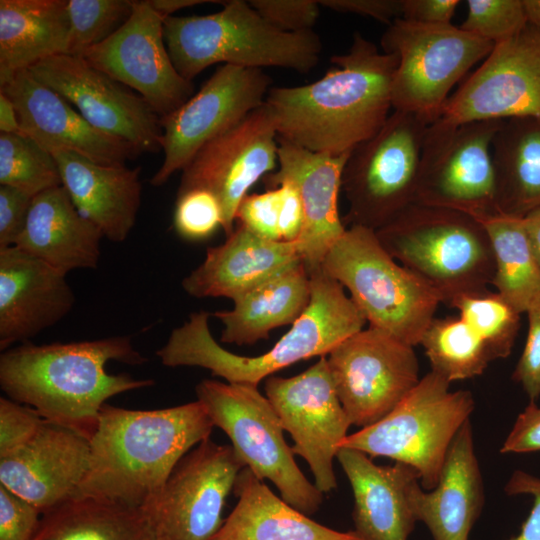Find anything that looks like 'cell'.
<instances>
[{
  "mask_svg": "<svg viewBox=\"0 0 540 540\" xmlns=\"http://www.w3.org/2000/svg\"><path fill=\"white\" fill-rule=\"evenodd\" d=\"M467 16L460 27L494 45L503 42L528 23L523 0H468Z\"/></svg>",
  "mask_w": 540,
  "mask_h": 540,
  "instance_id": "cell-40",
  "label": "cell"
},
{
  "mask_svg": "<svg viewBox=\"0 0 540 540\" xmlns=\"http://www.w3.org/2000/svg\"><path fill=\"white\" fill-rule=\"evenodd\" d=\"M410 502L416 520L427 526L434 540H468L484 503L470 419L452 440L436 487L428 492L415 482Z\"/></svg>",
  "mask_w": 540,
  "mask_h": 540,
  "instance_id": "cell-27",
  "label": "cell"
},
{
  "mask_svg": "<svg viewBox=\"0 0 540 540\" xmlns=\"http://www.w3.org/2000/svg\"><path fill=\"white\" fill-rule=\"evenodd\" d=\"M504 490L508 495L528 494L534 498L532 509L520 533L510 540H540V478L522 470H516Z\"/></svg>",
  "mask_w": 540,
  "mask_h": 540,
  "instance_id": "cell-49",
  "label": "cell"
},
{
  "mask_svg": "<svg viewBox=\"0 0 540 540\" xmlns=\"http://www.w3.org/2000/svg\"><path fill=\"white\" fill-rule=\"evenodd\" d=\"M524 226L540 266V207L523 218Z\"/></svg>",
  "mask_w": 540,
  "mask_h": 540,
  "instance_id": "cell-55",
  "label": "cell"
},
{
  "mask_svg": "<svg viewBox=\"0 0 540 540\" xmlns=\"http://www.w3.org/2000/svg\"><path fill=\"white\" fill-rule=\"evenodd\" d=\"M528 332L523 352L513 372L530 401L540 397V302L527 312Z\"/></svg>",
  "mask_w": 540,
  "mask_h": 540,
  "instance_id": "cell-46",
  "label": "cell"
},
{
  "mask_svg": "<svg viewBox=\"0 0 540 540\" xmlns=\"http://www.w3.org/2000/svg\"><path fill=\"white\" fill-rule=\"evenodd\" d=\"M51 154L78 212L110 241L126 240L141 205V168L99 164L69 151Z\"/></svg>",
  "mask_w": 540,
  "mask_h": 540,
  "instance_id": "cell-28",
  "label": "cell"
},
{
  "mask_svg": "<svg viewBox=\"0 0 540 540\" xmlns=\"http://www.w3.org/2000/svg\"><path fill=\"white\" fill-rule=\"evenodd\" d=\"M383 52L395 54L393 110L435 122L451 90L484 60L494 44L460 26L427 25L395 19L381 37Z\"/></svg>",
  "mask_w": 540,
  "mask_h": 540,
  "instance_id": "cell-11",
  "label": "cell"
},
{
  "mask_svg": "<svg viewBox=\"0 0 540 540\" xmlns=\"http://www.w3.org/2000/svg\"><path fill=\"white\" fill-rule=\"evenodd\" d=\"M263 69L225 64L179 108L161 117L163 162L152 176L165 184L209 141L261 106L271 89Z\"/></svg>",
  "mask_w": 540,
  "mask_h": 540,
  "instance_id": "cell-15",
  "label": "cell"
},
{
  "mask_svg": "<svg viewBox=\"0 0 540 540\" xmlns=\"http://www.w3.org/2000/svg\"><path fill=\"white\" fill-rule=\"evenodd\" d=\"M524 117L540 119V29L530 23L494 45L450 95L436 121L457 126Z\"/></svg>",
  "mask_w": 540,
  "mask_h": 540,
  "instance_id": "cell-14",
  "label": "cell"
},
{
  "mask_svg": "<svg viewBox=\"0 0 540 540\" xmlns=\"http://www.w3.org/2000/svg\"><path fill=\"white\" fill-rule=\"evenodd\" d=\"M491 149L498 211L524 218L540 207V119L504 120Z\"/></svg>",
  "mask_w": 540,
  "mask_h": 540,
  "instance_id": "cell-33",
  "label": "cell"
},
{
  "mask_svg": "<svg viewBox=\"0 0 540 540\" xmlns=\"http://www.w3.org/2000/svg\"><path fill=\"white\" fill-rule=\"evenodd\" d=\"M151 7L164 19L178 10L206 3H222L216 0H148Z\"/></svg>",
  "mask_w": 540,
  "mask_h": 540,
  "instance_id": "cell-54",
  "label": "cell"
},
{
  "mask_svg": "<svg viewBox=\"0 0 540 540\" xmlns=\"http://www.w3.org/2000/svg\"><path fill=\"white\" fill-rule=\"evenodd\" d=\"M450 384L428 372L390 413L349 434L340 448L410 465L423 489H434L449 446L475 406L470 391H451Z\"/></svg>",
  "mask_w": 540,
  "mask_h": 540,
  "instance_id": "cell-8",
  "label": "cell"
},
{
  "mask_svg": "<svg viewBox=\"0 0 540 540\" xmlns=\"http://www.w3.org/2000/svg\"><path fill=\"white\" fill-rule=\"evenodd\" d=\"M380 244L448 304L489 291L495 274L484 226L463 212L413 204L375 231Z\"/></svg>",
  "mask_w": 540,
  "mask_h": 540,
  "instance_id": "cell-6",
  "label": "cell"
},
{
  "mask_svg": "<svg viewBox=\"0 0 540 540\" xmlns=\"http://www.w3.org/2000/svg\"><path fill=\"white\" fill-rule=\"evenodd\" d=\"M67 0H0V82L51 56L67 54Z\"/></svg>",
  "mask_w": 540,
  "mask_h": 540,
  "instance_id": "cell-32",
  "label": "cell"
},
{
  "mask_svg": "<svg viewBox=\"0 0 540 540\" xmlns=\"http://www.w3.org/2000/svg\"><path fill=\"white\" fill-rule=\"evenodd\" d=\"M0 133L22 134L18 115L12 100L0 91Z\"/></svg>",
  "mask_w": 540,
  "mask_h": 540,
  "instance_id": "cell-53",
  "label": "cell"
},
{
  "mask_svg": "<svg viewBox=\"0 0 540 540\" xmlns=\"http://www.w3.org/2000/svg\"><path fill=\"white\" fill-rule=\"evenodd\" d=\"M0 91L12 100L22 133L49 152L69 151L104 165H123L140 154L130 144L95 129L29 70L0 82Z\"/></svg>",
  "mask_w": 540,
  "mask_h": 540,
  "instance_id": "cell-22",
  "label": "cell"
},
{
  "mask_svg": "<svg viewBox=\"0 0 540 540\" xmlns=\"http://www.w3.org/2000/svg\"><path fill=\"white\" fill-rule=\"evenodd\" d=\"M503 121L430 124L423 142L415 204L455 210L476 219L499 213L491 148Z\"/></svg>",
  "mask_w": 540,
  "mask_h": 540,
  "instance_id": "cell-12",
  "label": "cell"
},
{
  "mask_svg": "<svg viewBox=\"0 0 540 540\" xmlns=\"http://www.w3.org/2000/svg\"><path fill=\"white\" fill-rule=\"evenodd\" d=\"M280 204L278 187L248 194L238 206L235 221L259 237L283 241L279 228Z\"/></svg>",
  "mask_w": 540,
  "mask_h": 540,
  "instance_id": "cell-42",
  "label": "cell"
},
{
  "mask_svg": "<svg viewBox=\"0 0 540 540\" xmlns=\"http://www.w3.org/2000/svg\"><path fill=\"white\" fill-rule=\"evenodd\" d=\"M163 33L174 67L189 81L217 63L308 73L322 50L313 31H282L243 0L223 1L221 10L208 15L166 17Z\"/></svg>",
  "mask_w": 540,
  "mask_h": 540,
  "instance_id": "cell-5",
  "label": "cell"
},
{
  "mask_svg": "<svg viewBox=\"0 0 540 540\" xmlns=\"http://www.w3.org/2000/svg\"><path fill=\"white\" fill-rule=\"evenodd\" d=\"M223 210L209 191L193 189L177 194L173 213L176 233L188 241H202L223 227Z\"/></svg>",
  "mask_w": 540,
  "mask_h": 540,
  "instance_id": "cell-41",
  "label": "cell"
},
{
  "mask_svg": "<svg viewBox=\"0 0 540 540\" xmlns=\"http://www.w3.org/2000/svg\"><path fill=\"white\" fill-rule=\"evenodd\" d=\"M311 280L302 261L233 301L231 310L213 316L223 325L221 342L252 345L276 328L292 325L307 309Z\"/></svg>",
  "mask_w": 540,
  "mask_h": 540,
  "instance_id": "cell-31",
  "label": "cell"
},
{
  "mask_svg": "<svg viewBox=\"0 0 540 540\" xmlns=\"http://www.w3.org/2000/svg\"><path fill=\"white\" fill-rule=\"evenodd\" d=\"M500 451L504 454L540 451V406L534 401L517 416Z\"/></svg>",
  "mask_w": 540,
  "mask_h": 540,
  "instance_id": "cell-48",
  "label": "cell"
},
{
  "mask_svg": "<svg viewBox=\"0 0 540 540\" xmlns=\"http://www.w3.org/2000/svg\"><path fill=\"white\" fill-rule=\"evenodd\" d=\"M420 345L431 371L450 383L481 375L493 361L487 346L460 316L434 318Z\"/></svg>",
  "mask_w": 540,
  "mask_h": 540,
  "instance_id": "cell-36",
  "label": "cell"
},
{
  "mask_svg": "<svg viewBox=\"0 0 540 540\" xmlns=\"http://www.w3.org/2000/svg\"><path fill=\"white\" fill-rule=\"evenodd\" d=\"M41 517L35 506L0 485V540H32Z\"/></svg>",
  "mask_w": 540,
  "mask_h": 540,
  "instance_id": "cell-45",
  "label": "cell"
},
{
  "mask_svg": "<svg viewBox=\"0 0 540 540\" xmlns=\"http://www.w3.org/2000/svg\"><path fill=\"white\" fill-rule=\"evenodd\" d=\"M309 276L307 309L265 353L248 357L224 349L210 332V314L199 311L172 330L156 355L167 367H201L228 383L253 386L299 361L327 356L367 321L344 287L322 269Z\"/></svg>",
  "mask_w": 540,
  "mask_h": 540,
  "instance_id": "cell-4",
  "label": "cell"
},
{
  "mask_svg": "<svg viewBox=\"0 0 540 540\" xmlns=\"http://www.w3.org/2000/svg\"><path fill=\"white\" fill-rule=\"evenodd\" d=\"M147 360L129 336L43 345L25 342L1 353L0 386L6 397L90 441L109 398L155 383L110 374L106 364L141 365Z\"/></svg>",
  "mask_w": 540,
  "mask_h": 540,
  "instance_id": "cell-3",
  "label": "cell"
},
{
  "mask_svg": "<svg viewBox=\"0 0 540 540\" xmlns=\"http://www.w3.org/2000/svg\"><path fill=\"white\" fill-rule=\"evenodd\" d=\"M330 61L334 66L315 82L271 87L265 103L278 137L313 152L341 155L373 137L392 113L398 58L356 32L349 50Z\"/></svg>",
  "mask_w": 540,
  "mask_h": 540,
  "instance_id": "cell-1",
  "label": "cell"
},
{
  "mask_svg": "<svg viewBox=\"0 0 540 540\" xmlns=\"http://www.w3.org/2000/svg\"><path fill=\"white\" fill-rule=\"evenodd\" d=\"M460 3L458 0H401V18L427 25L451 24Z\"/></svg>",
  "mask_w": 540,
  "mask_h": 540,
  "instance_id": "cell-51",
  "label": "cell"
},
{
  "mask_svg": "<svg viewBox=\"0 0 540 540\" xmlns=\"http://www.w3.org/2000/svg\"><path fill=\"white\" fill-rule=\"evenodd\" d=\"M300 261L297 241H271L237 225L224 243L207 248L203 262L181 285L196 298L234 301Z\"/></svg>",
  "mask_w": 540,
  "mask_h": 540,
  "instance_id": "cell-26",
  "label": "cell"
},
{
  "mask_svg": "<svg viewBox=\"0 0 540 540\" xmlns=\"http://www.w3.org/2000/svg\"><path fill=\"white\" fill-rule=\"evenodd\" d=\"M44 418L34 408L8 397L0 398V458L28 442Z\"/></svg>",
  "mask_w": 540,
  "mask_h": 540,
  "instance_id": "cell-44",
  "label": "cell"
},
{
  "mask_svg": "<svg viewBox=\"0 0 540 540\" xmlns=\"http://www.w3.org/2000/svg\"><path fill=\"white\" fill-rule=\"evenodd\" d=\"M336 459L353 491L357 535L362 540H408L417 522L410 491L420 481L418 472L401 462L377 465L351 448H340Z\"/></svg>",
  "mask_w": 540,
  "mask_h": 540,
  "instance_id": "cell-25",
  "label": "cell"
},
{
  "mask_svg": "<svg viewBox=\"0 0 540 540\" xmlns=\"http://www.w3.org/2000/svg\"><path fill=\"white\" fill-rule=\"evenodd\" d=\"M68 55L81 56L112 35L130 17L134 0H67Z\"/></svg>",
  "mask_w": 540,
  "mask_h": 540,
  "instance_id": "cell-39",
  "label": "cell"
},
{
  "mask_svg": "<svg viewBox=\"0 0 540 540\" xmlns=\"http://www.w3.org/2000/svg\"><path fill=\"white\" fill-rule=\"evenodd\" d=\"M280 191V222L279 228L282 240L298 241L305 224V212L297 189L288 182L277 186Z\"/></svg>",
  "mask_w": 540,
  "mask_h": 540,
  "instance_id": "cell-52",
  "label": "cell"
},
{
  "mask_svg": "<svg viewBox=\"0 0 540 540\" xmlns=\"http://www.w3.org/2000/svg\"><path fill=\"white\" fill-rule=\"evenodd\" d=\"M238 501L211 540H362L317 523L276 496L244 467L234 489Z\"/></svg>",
  "mask_w": 540,
  "mask_h": 540,
  "instance_id": "cell-30",
  "label": "cell"
},
{
  "mask_svg": "<svg viewBox=\"0 0 540 540\" xmlns=\"http://www.w3.org/2000/svg\"><path fill=\"white\" fill-rule=\"evenodd\" d=\"M32 540H168L142 509L70 499L42 514Z\"/></svg>",
  "mask_w": 540,
  "mask_h": 540,
  "instance_id": "cell-34",
  "label": "cell"
},
{
  "mask_svg": "<svg viewBox=\"0 0 540 540\" xmlns=\"http://www.w3.org/2000/svg\"><path fill=\"white\" fill-rule=\"evenodd\" d=\"M275 118L264 102L234 126L205 144L181 170L177 194L211 192L220 202L228 237L249 189L278 165Z\"/></svg>",
  "mask_w": 540,
  "mask_h": 540,
  "instance_id": "cell-18",
  "label": "cell"
},
{
  "mask_svg": "<svg viewBox=\"0 0 540 540\" xmlns=\"http://www.w3.org/2000/svg\"><path fill=\"white\" fill-rule=\"evenodd\" d=\"M320 6L340 13L371 17L388 26L402 15L401 0H318Z\"/></svg>",
  "mask_w": 540,
  "mask_h": 540,
  "instance_id": "cell-50",
  "label": "cell"
},
{
  "mask_svg": "<svg viewBox=\"0 0 540 540\" xmlns=\"http://www.w3.org/2000/svg\"><path fill=\"white\" fill-rule=\"evenodd\" d=\"M264 390L294 442L293 453L310 467L315 486L323 494L335 489L333 462L351 422L337 395L327 357H319L293 377H268Z\"/></svg>",
  "mask_w": 540,
  "mask_h": 540,
  "instance_id": "cell-16",
  "label": "cell"
},
{
  "mask_svg": "<svg viewBox=\"0 0 540 540\" xmlns=\"http://www.w3.org/2000/svg\"><path fill=\"white\" fill-rule=\"evenodd\" d=\"M429 124L393 110L383 127L349 154L341 189L344 224L376 231L415 204L424 137Z\"/></svg>",
  "mask_w": 540,
  "mask_h": 540,
  "instance_id": "cell-10",
  "label": "cell"
},
{
  "mask_svg": "<svg viewBox=\"0 0 540 540\" xmlns=\"http://www.w3.org/2000/svg\"><path fill=\"white\" fill-rule=\"evenodd\" d=\"M487 346L493 360L510 355L519 328L521 313L496 291L461 296L451 305Z\"/></svg>",
  "mask_w": 540,
  "mask_h": 540,
  "instance_id": "cell-38",
  "label": "cell"
},
{
  "mask_svg": "<svg viewBox=\"0 0 540 540\" xmlns=\"http://www.w3.org/2000/svg\"><path fill=\"white\" fill-rule=\"evenodd\" d=\"M164 18L148 0H134L132 14L107 39L81 56L89 65L133 89L164 117L193 94L192 81L174 67L163 33Z\"/></svg>",
  "mask_w": 540,
  "mask_h": 540,
  "instance_id": "cell-20",
  "label": "cell"
},
{
  "mask_svg": "<svg viewBox=\"0 0 540 540\" xmlns=\"http://www.w3.org/2000/svg\"><path fill=\"white\" fill-rule=\"evenodd\" d=\"M89 461L87 438L44 419L28 442L0 458V485L44 514L73 499Z\"/></svg>",
  "mask_w": 540,
  "mask_h": 540,
  "instance_id": "cell-23",
  "label": "cell"
},
{
  "mask_svg": "<svg viewBox=\"0 0 540 540\" xmlns=\"http://www.w3.org/2000/svg\"><path fill=\"white\" fill-rule=\"evenodd\" d=\"M33 196L10 186L0 185V248L14 246L21 235Z\"/></svg>",
  "mask_w": 540,
  "mask_h": 540,
  "instance_id": "cell-47",
  "label": "cell"
},
{
  "mask_svg": "<svg viewBox=\"0 0 540 540\" xmlns=\"http://www.w3.org/2000/svg\"><path fill=\"white\" fill-rule=\"evenodd\" d=\"M322 270L350 293L369 326L415 347L442 302L426 282L397 262L375 231L350 226L328 251Z\"/></svg>",
  "mask_w": 540,
  "mask_h": 540,
  "instance_id": "cell-7",
  "label": "cell"
},
{
  "mask_svg": "<svg viewBox=\"0 0 540 540\" xmlns=\"http://www.w3.org/2000/svg\"><path fill=\"white\" fill-rule=\"evenodd\" d=\"M528 23L540 29V0H523Z\"/></svg>",
  "mask_w": 540,
  "mask_h": 540,
  "instance_id": "cell-56",
  "label": "cell"
},
{
  "mask_svg": "<svg viewBox=\"0 0 540 540\" xmlns=\"http://www.w3.org/2000/svg\"><path fill=\"white\" fill-rule=\"evenodd\" d=\"M477 220L488 233L494 254L492 285L519 313H526L540 302V266L523 218L496 213Z\"/></svg>",
  "mask_w": 540,
  "mask_h": 540,
  "instance_id": "cell-35",
  "label": "cell"
},
{
  "mask_svg": "<svg viewBox=\"0 0 540 540\" xmlns=\"http://www.w3.org/2000/svg\"><path fill=\"white\" fill-rule=\"evenodd\" d=\"M28 70L98 131L130 144L139 153L162 150L161 117L140 95L82 57L55 55Z\"/></svg>",
  "mask_w": 540,
  "mask_h": 540,
  "instance_id": "cell-19",
  "label": "cell"
},
{
  "mask_svg": "<svg viewBox=\"0 0 540 540\" xmlns=\"http://www.w3.org/2000/svg\"><path fill=\"white\" fill-rule=\"evenodd\" d=\"M0 185L34 197L62 179L51 152L26 135L0 133Z\"/></svg>",
  "mask_w": 540,
  "mask_h": 540,
  "instance_id": "cell-37",
  "label": "cell"
},
{
  "mask_svg": "<svg viewBox=\"0 0 540 540\" xmlns=\"http://www.w3.org/2000/svg\"><path fill=\"white\" fill-rule=\"evenodd\" d=\"M244 467L231 445L206 439L180 460L160 493L141 509L168 540H211Z\"/></svg>",
  "mask_w": 540,
  "mask_h": 540,
  "instance_id": "cell-17",
  "label": "cell"
},
{
  "mask_svg": "<svg viewBox=\"0 0 540 540\" xmlns=\"http://www.w3.org/2000/svg\"><path fill=\"white\" fill-rule=\"evenodd\" d=\"M277 141L278 169L263 181L267 189L288 182L299 192L305 224L298 249L311 275L322 269L328 251L346 231L338 211V195L350 152L331 155L310 151L280 137Z\"/></svg>",
  "mask_w": 540,
  "mask_h": 540,
  "instance_id": "cell-21",
  "label": "cell"
},
{
  "mask_svg": "<svg viewBox=\"0 0 540 540\" xmlns=\"http://www.w3.org/2000/svg\"><path fill=\"white\" fill-rule=\"evenodd\" d=\"M326 357L351 425L361 428L384 418L420 380L414 347L371 326L343 340Z\"/></svg>",
  "mask_w": 540,
  "mask_h": 540,
  "instance_id": "cell-13",
  "label": "cell"
},
{
  "mask_svg": "<svg viewBox=\"0 0 540 540\" xmlns=\"http://www.w3.org/2000/svg\"><path fill=\"white\" fill-rule=\"evenodd\" d=\"M65 273L10 246L0 248V350L27 342L73 308Z\"/></svg>",
  "mask_w": 540,
  "mask_h": 540,
  "instance_id": "cell-24",
  "label": "cell"
},
{
  "mask_svg": "<svg viewBox=\"0 0 540 540\" xmlns=\"http://www.w3.org/2000/svg\"><path fill=\"white\" fill-rule=\"evenodd\" d=\"M196 396L236 455L260 480L271 481L281 498L306 515L318 511L323 493L302 473L283 436L280 420L258 386L205 379Z\"/></svg>",
  "mask_w": 540,
  "mask_h": 540,
  "instance_id": "cell-9",
  "label": "cell"
},
{
  "mask_svg": "<svg viewBox=\"0 0 540 540\" xmlns=\"http://www.w3.org/2000/svg\"><path fill=\"white\" fill-rule=\"evenodd\" d=\"M213 427L199 400L154 410L104 404L90 439L89 468L73 499L141 509Z\"/></svg>",
  "mask_w": 540,
  "mask_h": 540,
  "instance_id": "cell-2",
  "label": "cell"
},
{
  "mask_svg": "<svg viewBox=\"0 0 540 540\" xmlns=\"http://www.w3.org/2000/svg\"><path fill=\"white\" fill-rule=\"evenodd\" d=\"M104 237L84 218L63 185L33 197L25 227L15 247L67 274L76 269H95Z\"/></svg>",
  "mask_w": 540,
  "mask_h": 540,
  "instance_id": "cell-29",
  "label": "cell"
},
{
  "mask_svg": "<svg viewBox=\"0 0 540 540\" xmlns=\"http://www.w3.org/2000/svg\"><path fill=\"white\" fill-rule=\"evenodd\" d=\"M249 4L276 28L290 33L313 31L320 15L317 0H250Z\"/></svg>",
  "mask_w": 540,
  "mask_h": 540,
  "instance_id": "cell-43",
  "label": "cell"
}]
</instances>
